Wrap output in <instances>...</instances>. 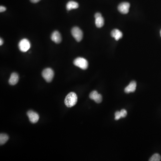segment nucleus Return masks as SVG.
<instances>
[{
	"label": "nucleus",
	"mask_w": 161,
	"mask_h": 161,
	"mask_svg": "<svg viewBox=\"0 0 161 161\" xmlns=\"http://www.w3.org/2000/svg\"><path fill=\"white\" fill-rule=\"evenodd\" d=\"M77 102V95L74 92L69 93L65 97L64 103L68 107H71L76 104Z\"/></svg>",
	"instance_id": "f257e3e1"
},
{
	"label": "nucleus",
	"mask_w": 161,
	"mask_h": 161,
	"mask_svg": "<svg viewBox=\"0 0 161 161\" xmlns=\"http://www.w3.org/2000/svg\"><path fill=\"white\" fill-rule=\"evenodd\" d=\"M74 64L75 66L79 67L81 69L85 70L88 67V62L85 58L78 57L75 59Z\"/></svg>",
	"instance_id": "f03ea898"
},
{
	"label": "nucleus",
	"mask_w": 161,
	"mask_h": 161,
	"mask_svg": "<svg viewBox=\"0 0 161 161\" xmlns=\"http://www.w3.org/2000/svg\"><path fill=\"white\" fill-rule=\"evenodd\" d=\"M42 75L46 81L48 82H50L54 77V73L53 70L51 68H47L43 70Z\"/></svg>",
	"instance_id": "7ed1b4c3"
},
{
	"label": "nucleus",
	"mask_w": 161,
	"mask_h": 161,
	"mask_svg": "<svg viewBox=\"0 0 161 161\" xmlns=\"http://www.w3.org/2000/svg\"><path fill=\"white\" fill-rule=\"evenodd\" d=\"M72 36L77 42H80L83 38V32L79 27H74L71 30Z\"/></svg>",
	"instance_id": "20e7f679"
},
{
	"label": "nucleus",
	"mask_w": 161,
	"mask_h": 161,
	"mask_svg": "<svg viewBox=\"0 0 161 161\" xmlns=\"http://www.w3.org/2000/svg\"><path fill=\"white\" fill-rule=\"evenodd\" d=\"M19 47L21 51L22 52H26L31 48V44L28 39H24L20 41Z\"/></svg>",
	"instance_id": "39448f33"
},
{
	"label": "nucleus",
	"mask_w": 161,
	"mask_h": 161,
	"mask_svg": "<svg viewBox=\"0 0 161 161\" xmlns=\"http://www.w3.org/2000/svg\"><path fill=\"white\" fill-rule=\"evenodd\" d=\"M130 6V4L128 2H122L119 5L118 9L122 14H127L129 13Z\"/></svg>",
	"instance_id": "423d86ee"
},
{
	"label": "nucleus",
	"mask_w": 161,
	"mask_h": 161,
	"mask_svg": "<svg viewBox=\"0 0 161 161\" xmlns=\"http://www.w3.org/2000/svg\"><path fill=\"white\" fill-rule=\"evenodd\" d=\"M27 115L31 123L35 124L38 121L39 116L36 112L33 111H29L27 112Z\"/></svg>",
	"instance_id": "0eeeda50"
},
{
	"label": "nucleus",
	"mask_w": 161,
	"mask_h": 161,
	"mask_svg": "<svg viewBox=\"0 0 161 161\" xmlns=\"http://www.w3.org/2000/svg\"><path fill=\"white\" fill-rule=\"evenodd\" d=\"M91 99L94 100L96 103H99L102 101V96L100 94H98L97 91H93L90 93L89 95Z\"/></svg>",
	"instance_id": "6e6552de"
},
{
	"label": "nucleus",
	"mask_w": 161,
	"mask_h": 161,
	"mask_svg": "<svg viewBox=\"0 0 161 161\" xmlns=\"http://www.w3.org/2000/svg\"><path fill=\"white\" fill-rule=\"evenodd\" d=\"M51 39L56 44H59L62 41V36L58 31H55L52 34Z\"/></svg>",
	"instance_id": "1a4fd4ad"
},
{
	"label": "nucleus",
	"mask_w": 161,
	"mask_h": 161,
	"mask_svg": "<svg viewBox=\"0 0 161 161\" xmlns=\"http://www.w3.org/2000/svg\"><path fill=\"white\" fill-rule=\"evenodd\" d=\"M137 87V83L136 82L132 81L130 83L129 86L125 88V91L126 93L129 94L131 92H133L135 91Z\"/></svg>",
	"instance_id": "9d476101"
},
{
	"label": "nucleus",
	"mask_w": 161,
	"mask_h": 161,
	"mask_svg": "<svg viewBox=\"0 0 161 161\" xmlns=\"http://www.w3.org/2000/svg\"><path fill=\"white\" fill-rule=\"evenodd\" d=\"M19 80V76L16 73L11 74L10 78L9 80V83L11 85H15L18 83Z\"/></svg>",
	"instance_id": "9b49d317"
},
{
	"label": "nucleus",
	"mask_w": 161,
	"mask_h": 161,
	"mask_svg": "<svg viewBox=\"0 0 161 161\" xmlns=\"http://www.w3.org/2000/svg\"><path fill=\"white\" fill-rule=\"evenodd\" d=\"M111 36L118 41L123 36V34L118 29H114L111 32Z\"/></svg>",
	"instance_id": "f8f14e48"
},
{
	"label": "nucleus",
	"mask_w": 161,
	"mask_h": 161,
	"mask_svg": "<svg viewBox=\"0 0 161 161\" xmlns=\"http://www.w3.org/2000/svg\"><path fill=\"white\" fill-rule=\"evenodd\" d=\"M79 5L77 2L74 1H69L66 5V9L67 10L69 11L73 9H76L78 8Z\"/></svg>",
	"instance_id": "ddd939ff"
},
{
	"label": "nucleus",
	"mask_w": 161,
	"mask_h": 161,
	"mask_svg": "<svg viewBox=\"0 0 161 161\" xmlns=\"http://www.w3.org/2000/svg\"><path fill=\"white\" fill-rule=\"evenodd\" d=\"M95 22L96 26L98 28H101L104 25V19L102 18V16H101V17H98V18L95 19Z\"/></svg>",
	"instance_id": "4468645a"
},
{
	"label": "nucleus",
	"mask_w": 161,
	"mask_h": 161,
	"mask_svg": "<svg viewBox=\"0 0 161 161\" xmlns=\"http://www.w3.org/2000/svg\"><path fill=\"white\" fill-rule=\"evenodd\" d=\"M9 139V137L7 134L1 133L0 135V144L3 145L5 144Z\"/></svg>",
	"instance_id": "2eb2a0df"
},
{
	"label": "nucleus",
	"mask_w": 161,
	"mask_h": 161,
	"mask_svg": "<svg viewBox=\"0 0 161 161\" xmlns=\"http://www.w3.org/2000/svg\"><path fill=\"white\" fill-rule=\"evenodd\" d=\"M161 156L158 154H155L150 159V161H159L161 160Z\"/></svg>",
	"instance_id": "dca6fc26"
},
{
	"label": "nucleus",
	"mask_w": 161,
	"mask_h": 161,
	"mask_svg": "<svg viewBox=\"0 0 161 161\" xmlns=\"http://www.w3.org/2000/svg\"><path fill=\"white\" fill-rule=\"evenodd\" d=\"M121 113H120V112H116L115 113V118H114V119H116V120H118L119 119L121 118Z\"/></svg>",
	"instance_id": "f3484780"
},
{
	"label": "nucleus",
	"mask_w": 161,
	"mask_h": 161,
	"mask_svg": "<svg viewBox=\"0 0 161 161\" xmlns=\"http://www.w3.org/2000/svg\"><path fill=\"white\" fill-rule=\"evenodd\" d=\"M120 113H121V117H125L127 116V112L125 109H122L120 111Z\"/></svg>",
	"instance_id": "a211bd4d"
},
{
	"label": "nucleus",
	"mask_w": 161,
	"mask_h": 161,
	"mask_svg": "<svg viewBox=\"0 0 161 161\" xmlns=\"http://www.w3.org/2000/svg\"><path fill=\"white\" fill-rule=\"evenodd\" d=\"M6 8L5 7L3 6H0V12H3L4 11H6Z\"/></svg>",
	"instance_id": "6ab92c4d"
},
{
	"label": "nucleus",
	"mask_w": 161,
	"mask_h": 161,
	"mask_svg": "<svg viewBox=\"0 0 161 161\" xmlns=\"http://www.w3.org/2000/svg\"><path fill=\"white\" fill-rule=\"evenodd\" d=\"M101 16H102V14L100 13H97L94 15V17H95V19L98 18V17H101Z\"/></svg>",
	"instance_id": "aec40b11"
},
{
	"label": "nucleus",
	"mask_w": 161,
	"mask_h": 161,
	"mask_svg": "<svg viewBox=\"0 0 161 161\" xmlns=\"http://www.w3.org/2000/svg\"><path fill=\"white\" fill-rule=\"evenodd\" d=\"M31 2H32L34 3H36L38 2L39 1H40V0H30Z\"/></svg>",
	"instance_id": "412c9836"
},
{
	"label": "nucleus",
	"mask_w": 161,
	"mask_h": 161,
	"mask_svg": "<svg viewBox=\"0 0 161 161\" xmlns=\"http://www.w3.org/2000/svg\"><path fill=\"white\" fill-rule=\"evenodd\" d=\"M3 44V41L2 39L1 38L0 39V45L1 46Z\"/></svg>",
	"instance_id": "4be33fe9"
},
{
	"label": "nucleus",
	"mask_w": 161,
	"mask_h": 161,
	"mask_svg": "<svg viewBox=\"0 0 161 161\" xmlns=\"http://www.w3.org/2000/svg\"><path fill=\"white\" fill-rule=\"evenodd\" d=\"M160 35H161V31H160Z\"/></svg>",
	"instance_id": "5701e85b"
}]
</instances>
